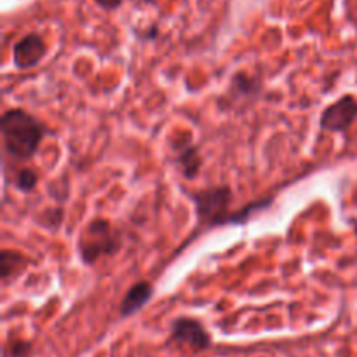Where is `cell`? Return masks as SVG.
Returning <instances> with one entry per match:
<instances>
[{
	"mask_svg": "<svg viewBox=\"0 0 357 357\" xmlns=\"http://www.w3.org/2000/svg\"><path fill=\"white\" fill-rule=\"evenodd\" d=\"M3 150L17 160H28L35 155L44 139L45 129L33 115L23 108H10L0 119Z\"/></svg>",
	"mask_w": 357,
	"mask_h": 357,
	"instance_id": "cell-1",
	"label": "cell"
},
{
	"mask_svg": "<svg viewBox=\"0 0 357 357\" xmlns=\"http://www.w3.org/2000/svg\"><path fill=\"white\" fill-rule=\"evenodd\" d=\"M121 250V239L115 236L110 222L96 218L82 230L79 237V253L86 265H94L103 257H110Z\"/></svg>",
	"mask_w": 357,
	"mask_h": 357,
	"instance_id": "cell-2",
	"label": "cell"
},
{
	"mask_svg": "<svg viewBox=\"0 0 357 357\" xmlns=\"http://www.w3.org/2000/svg\"><path fill=\"white\" fill-rule=\"evenodd\" d=\"M195 204V216L199 225L213 229L218 225H229L230 220V202H232V190L227 185L209 187L192 194Z\"/></svg>",
	"mask_w": 357,
	"mask_h": 357,
	"instance_id": "cell-3",
	"label": "cell"
},
{
	"mask_svg": "<svg viewBox=\"0 0 357 357\" xmlns=\"http://www.w3.org/2000/svg\"><path fill=\"white\" fill-rule=\"evenodd\" d=\"M171 344L187 347L194 352H202L211 345L208 331L201 321L192 317H178L171 323Z\"/></svg>",
	"mask_w": 357,
	"mask_h": 357,
	"instance_id": "cell-4",
	"label": "cell"
},
{
	"mask_svg": "<svg viewBox=\"0 0 357 357\" xmlns=\"http://www.w3.org/2000/svg\"><path fill=\"white\" fill-rule=\"evenodd\" d=\"M357 119V100L352 94H344L338 101L326 107L319 119L321 129L330 132H345Z\"/></svg>",
	"mask_w": 357,
	"mask_h": 357,
	"instance_id": "cell-5",
	"label": "cell"
},
{
	"mask_svg": "<svg viewBox=\"0 0 357 357\" xmlns=\"http://www.w3.org/2000/svg\"><path fill=\"white\" fill-rule=\"evenodd\" d=\"M45 56V44L40 35L30 33L17 40L13 47L14 66L20 70H30L37 66Z\"/></svg>",
	"mask_w": 357,
	"mask_h": 357,
	"instance_id": "cell-6",
	"label": "cell"
},
{
	"mask_svg": "<svg viewBox=\"0 0 357 357\" xmlns=\"http://www.w3.org/2000/svg\"><path fill=\"white\" fill-rule=\"evenodd\" d=\"M153 296V288L149 281H138L128 289V293L124 295L121 302V309H119V314H121L122 319L126 317L135 316L136 312L143 309L146 303L150 302V298Z\"/></svg>",
	"mask_w": 357,
	"mask_h": 357,
	"instance_id": "cell-7",
	"label": "cell"
},
{
	"mask_svg": "<svg viewBox=\"0 0 357 357\" xmlns=\"http://www.w3.org/2000/svg\"><path fill=\"white\" fill-rule=\"evenodd\" d=\"M176 153H178L176 162L178 166H180L181 174H183L187 180H194V178H197L202 167V157L201 153H199L197 146H194L190 142H187L178 149Z\"/></svg>",
	"mask_w": 357,
	"mask_h": 357,
	"instance_id": "cell-8",
	"label": "cell"
},
{
	"mask_svg": "<svg viewBox=\"0 0 357 357\" xmlns=\"http://www.w3.org/2000/svg\"><path fill=\"white\" fill-rule=\"evenodd\" d=\"M26 265L28 261L23 255L10 250H2V253H0V278L7 284L10 279L20 275L26 268Z\"/></svg>",
	"mask_w": 357,
	"mask_h": 357,
	"instance_id": "cell-9",
	"label": "cell"
},
{
	"mask_svg": "<svg viewBox=\"0 0 357 357\" xmlns=\"http://www.w3.org/2000/svg\"><path fill=\"white\" fill-rule=\"evenodd\" d=\"M14 185H16L17 190L21 192H30L35 190V187L38 185V174L37 171H33L31 167H23V169L17 171L16 178H14Z\"/></svg>",
	"mask_w": 357,
	"mask_h": 357,
	"instance_id": "cell-10",
	"label": "cell"
},
{
	"mask_svg": "<svg viewBox=\"0 0 357 357\" xmlns=\"http://www.w3.org/2000/svg\"><path fill=\"white\" fill-rule=\"evenodd\" d=\"M232 91L237 94H244V96H251L260 91V84L246 73H237L232 79Z\"/></svg>",
	"mask_w": 357,
	"mask_h": 357,
	"instance_id": "cell-11",
	"label": "cell"
},
{
	"mask_svg": "<svg viewBox=\"0 0 357 357\" xmlns=\"http://www.w3.org/2000/svg\"><path fill=\"white\" fill-rule=\"evenodd\" d=\"M31 354V344L26 340H13L7 344L3 357H28Z\"/></svg>",
	"mask_w": 357,
	"mask_h": 357,
	"instance_id": "cell-12",
	"label": "cell"
},
{
	"mask_svg": "<svg viewBox=\"0 0 357 357\" xmlns=\"http://www.w3.org/2000/svg\"><path fill=\"white\" fill-rule=\"evenodd\" d=\"M122 0H96V3L100 7H103V9L110 10V9H115V7L121 6Z\"/></svg>",
	"mask_w": 357,
	"mask_h": 357,
	"instance_id": "cell-13",
	"label": "cell"
},
{
	"mask_svg": "<svg viewBox=\"0 0 357 357\" xmlns=\"http://www.w3.org/2000/svg\"><path fill=\"white\" fill-rule=\"evenodd\" d=\"M143 2H152V0H143Z\"/></svg>",
	"mask_w": 357,
	"mask_h": 357,
	"instance_id": "cell-14",
	"label": "cell"
}]
</instances>
